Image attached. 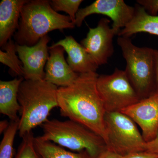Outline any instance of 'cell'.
Segmentation results:
<instances>
[{
	"label": "cell",
	"instance_id": "6da1fadb",
	"mask_svg": "<svg viewBox=\"0 0 158 158\" xmlns=\"http://www.w3.org/2000/svg\"><path fill=\"white\" fill-rule=\"evenodd\" d=\"M98 76L96 72L79 74L72 85L58 88L57 100L61 116L83 125L106 142V112L97 88Z\"/></svg>",
	"mask_w": 158,
	"mask_h": 158
},
{
	"label": "cell",
	"instance_id": "7a4b0ae2",
	"mask_svg": "<svg viewBox=\"0 0 158 158\" xmlns=\"http://www.w3.org/2000/svg\"><path fill=\"white\" fill-rule=\"evenodd\" d=\"M56 85L44 80H24L18 99L20 106L18 131L20 137L32 131L48 120L52 109L58 107Z\"/></svg>",
	"mask_w": 158,
	"mask_h": 158
},
{
	"label": "cell",
	"instance_id": "3957f363",
	"mask_svg": "<svg viewBox=\"0 0 158 158\" xmlns=\"http://www.w3.org/2000/svg\"><path fill=\"white\" fill-rule=\"evenodd\" d=\"M19 19L15 41L29 47L37 44L51 31L76 27L69 16L55 11L48 0H28L23 6Z\"/></svg>",
	"mask_w": 158,
	"mask_h": 158
},
{
	"label": "cell",
	"instance_id": "277c9868",
	"mask_svg": "<svg viewBox=\"0 0 158 158\" xmlns=\"http://www.w3.org/2000/svg\"><path fill=\"white\" fill-rule=\"evenodd\" d=\"M40 138L58 145L78 152L86 151L93 158L107 149L103 138L76 122L48 119L42 125Z\"/></svg>",
	"mask_w": 158,
	"mask_h": 158
},
{
	"label": "cell",
	"instance_id": "5b68a950",
	"mask_svg": "<svg viewBox=\"0 0 158 158\" xmlns=\"http://www.w3.org/2000/svg\"><path fill=\"white\" fill-rule=\"evenodd\" d=\"M117 42L126 61L125 72L140 100L156 92L154 49L137 46L130 37L118 36Z\"/></svg>",
	"mask_w": 158,
	"mask_h": 158
},
{
	"label": "cell",
	"instance_id": "8992f818",
	"mask_svg": "<svg viewBox=\"0 0 158 158\" xmlns=\"http://www.w3.org/2000/svg\"><path fill=\"white\" fill-rule=\"evenodd\" d=\"M107 148L125 156L146 151V142L137 124L121 112L106 113L105 116Z\"/></svg>",
	"mask_w": 158,
	"mask_h": 158
},
{
	"label": "cell",
	"instance_id": "52a82bcc",
	"mask_svg": "<svg viewBox=\"0 0 158 158\" xmlns=\"http://www.w3.org/2000/svg\"><path fill=\"white\" fill-rule=\"evenodd\" d=\"M96 84L106 113L120 112L140 100L124 70L99 75Z\"/></svg>",
	"mask_w": 158,
	"mask_h": 158
},
{
	"label": "cell",
	"instance_id": "ba28073f",
	"mask_svg": "<svg viewBox=\"0 0 158 158\" xmlns=\"http://www.w3.org/2000/svg\"><path fill=\"white\" fill-rule=\"evenodd\" d=\"M135 7L127 5L123 0H96L89 6L79 9L75 25L80 27L85 18L92 14H101L110 18L112 28L118 35L131 21L135 14Z\"/></svg>",
	"mask_w": 158,
	"mask_h": 158
},
{
	"label": "cell",
	"instance_id": "9c48e42d",
	"mask_svg": "<svg viewBox=\"0 0 158 158\" xmlns=\"http://www.w3.org/2000/svg\"><path fill=\"white\" fill-rule=\"evenodd\" d=\"M110 21L106 18L100 20L96 27L89 28L87 36L81 44L98 66L107 63L114 52L113 38L116 35L110 27Z\"/></svg>",
	"mask_w": 158,
	"mask_h": 158
},
{
	"label": "cell",
	"instance_id": "30bf717a",
	"mask_svg": "<svg viewBox=\"0 0 158 158\" xmlns=\"http://www.w3.org/2000/svg\"><path fill=\"white\" fill-rule=\"evenodd\" d=\"M120 112L139 126L145 142L151 141L155 138L158 131V92L140 100Z\"/></svg>",
	"mask_w": 158,
	"mask_h": 158
},
{
	"label": "cell",
	"instance_id": "8fae6325",
	"mask_svg": "<svg viewBox=\"0 0 158 158\" xmlns=\"http://www.w3.org/2000/svg\"><path fill=\"white\" fill-rule=\"evenodd\" d=\"M50 40V38L47 35L33 46L16 44L18 56L23 63V77L24 80H44V67L49 56L48 44Z\"/></svg>",
	"mask_w": 158,
	"mask_h": 158
},
{
	"label": "cell",
	"instance_id": "7c38bea8",
	"mask_svg": "<svg viewBox=\"0 0 158 158\" xmlns=\"http://www.w3.org/2000/svg\"><path fill=\"white\" fill-rule=\"evenodd\" d=\"M49 49V56L46 65L44 80L58 88L72 85L79 74L73 71L65 61V49L61 46L50 47Z\"/></svg>",
	"mask_w": 158,
	"mask_h": 158
},
{
	"label": "cell",
	"instance_id": "4fadbf2b",
	"mask_svg": "<svg viewBox=\"0 0 158 158\" xmlns=\"http://www.w3.org/2000/svg\"><path fill=\"white\" fill-rule=\"evenodd\" d=\"M61 46L68 54L67 63L73 71L78 74L96 72L98 65L86 51L72 36L54 44L51 47Z\"/></svg>",
	"mask_w": 158,
	"mask_h": 158
},
{
	"label": "cell",
	"instance_id": "5bb4252c",
	"mask_svg": "<svg viewBox=\"0 0 158 158\" xmlns=\"http://www.w3.org/2000/svg\"><path fill=\"white\" fill-rule=\"evenodd\" d=\"M28 0H3L0 3V46L5 45L19 27L21 12Z\"/></svg>",
	"mask_w": 158,
	"mask_h": 158
},
{
	"label": "cell",
	"instance_id": "9a60e30c",
	"mask_svg": "<svg viewBox=\"0 0 158 158\" xmlns=\"http://www.w3.org/2000/svg\"><path fill=\"white\" fill-rule=\"evenodd\" d=\"M24 80L21 77L10 81H0V113L8 116L11 121L19 119L18 114L20 106L18 93L20 85Z\"/></svg>",
	"mask_w": 158,
	"mask_h": 158
},
{
	"label": "cell",
	"instance_id": "2e32d148",
	"mask_svg": "<svg viewBox=\"0 0 158 158\" xmlns=\"http://www.w3.org/2000/svg\"><path fill=\"white\" fill-rule=\"evenodd\" d=\"M133 18L122 29L119 37H130L139 33H146L158 36V15H151L143 7L136 5Z\"/></svg>",
	"mask_w": 158,
	"mask_h": 158
},
{
	"label": "cell",
	"instance_id": "e0dca14e",
	"mask_svg": "<svg viewBox=\"0 0 158 158\" xmlns=\"http://www.w3.org/2000/svg\"><path fill=\"white\" fill-rule=\"evenodd\" d=\"M35 147L42 158H93L86 151L74 153L68 151L40 137L34 138Z\"/></svg>",
	"mask_w": 158,
	"mask_h": 158
},
{
	"label": "cell",
	"instance_id": "ac0fdd59",
	"mask_svg": "<svg viewBox=\"0 0 158 158\" xmlns=\"http://www.w3.org/2000/svg\"><path fill=\"white\" fill-rule=\"evenodd\" d=\"M16 46L15 41L10 39L1 47L5 52L0 51V62L9 67L14 74L23 77V63L16 55Z\"/></svg>",
	"mask_w": 158,
	"mask_h": 158
},
{
	"label": "cell",
	"instance_id": "d6986e66",
	"mask_svg": "<svg viewBox=\"0 0 158 158\" xmlns=\"http://www.w3.org/2000/svg\"><path fill=\"white\" fill-rule=\"evenodd\" d=\"M19 119L11 121L0 144V158H13L14 149L13 144L15 138L18 131Z\"/></svg>",
	"mask_w": 158,
	"mask_h": 158
},
{
	"label": "cell",
	"instance_id": "ffe728a7",
	"mask_svg": "<svg viewBox=\"0 0 158 158\" xmlns=\"http://www.w3.org/2000/svg\"><path fill=\"white\" fill-rule=\"evenodd\" d=\"M15 158H42L37 152L32 131L25 135Z\"/></svg>",
	"mask_w": 158,
	"mask_h": 158
},
{
	"label": "cell",
	"instance_id": "44dd1931",
	"mask_svg": "<svg viewBox=\"0 0 158 158\" xmlns=\"http://www.w3.org/2000/svg\"><path fill=\"white\" fill-rule=\"evenodd\" d=\"M83 2L82 0H52L50 1V4L56 12L63 11L67 13L74 24L79 7Z\"/></svg>",
	"mask_w": 158,
	"mask_h": 158
},
{
	"label": "cell",
	"instance_id": "7402d4cb",
	"mask_svg": "<svg viewBox=\"0 0 158 158\" xmlns=\"http://www.w3.org/2000/svg\"><path fill=\"white\" fill-rule=\"evenodd\" d=\"M138 5L143 7L151 15H156L158 12V0H138Z\"/></svg>",
	"mask_w": 158,
	"mask_h": 158
},
{
	"label": "cell",
	"instance_id": "603a6c76",
	"mask_svg": "<svg viewBox=\"0 0 158 158\" xmlns=\"http://www.w3.org/2000/svg\"><path fill=\"white\" fill-rule=\"evenodd\" d=\"M145 151L156 155L158 158V131L155 138L151 141L146 142Z\"/></svg>",
	"mask_w": 158,
	"mask_h": 158
},
{
	"label": "cell",
	"instance_id": "cb8c5ba5",
	"mask_svg": "<svg viewBox=\"0 0 158 158\" xmlns=\"http://www.w3.org/2000/svg\"><path fill=\"white\" fill-rule=\"evenodd\" d=\"M123 158H157V157L154 154L144 151L131 153L123 156Z\"/></svg>",
	"mask_w": 158,
	"mask_h": 158
},
{
	"label": "cell",
	"instance_id": "d4e9b609",
	"mask_svg": "<svg viewBox=\"0 0 158 158\" xmlns=\"http://www.w3.org/2000/svg\"><path fill=\"white\" fill-rule=\"evenodd\" d=\"M95 158H123V156L120 155L113 151L108 149L107 148L102 152Z\"/></svg>",
	"mask_w": 158,
	"mask_h": 158
},
{
	"label": "cell",
	"instance_id": "484cf974",
	"mask_svg": "<svg viewBox=\"0 0 158 158\" xmlns=\"http://www.w3.org/2000/svg\"><path fill=\"white\" fill-rule=\"evenodd\" d=\"M155 68V78L156 90L158 92V50L154 49Z\"/></svg>",
	"mask_w": 158,
	"mask_h": 158
},
{
	"label": "cell",
	"instance_id": "4316f807",
	"mask_svg": "<svg viewBox=\"0 0 158 158\" xmlns=\"http://www.w3.org/2000/svg\"><path fill=\"white\" fill-rule=\"evenodd\" d=\"M10 123L7 120H4L0 122V133H4L9 127Z\"/></svg>",
	"mask_w": 158,
	"mask_h": 158
}]
</instances>
